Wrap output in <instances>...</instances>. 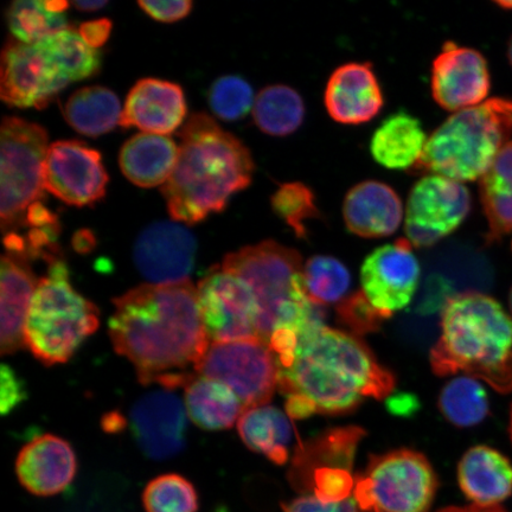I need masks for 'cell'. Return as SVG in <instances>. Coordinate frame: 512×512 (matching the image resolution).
I'll return each mask as SVG.
<instances>
[{"instance_id":"cell-40","label":"cell","mask_w":512,"mask_h":512,"mask_svg":"<svg viewBox=\"0 0 512 512\" xmlns=\"http://www.w3.org/2000/svg\"><path fill=\"white\" fill-rule=\"evenodd\" d=\"M336 312L338 322L347 326L355 336L379 331L384 320L363 292L350 294L336 306Z\"/></svg>"},{"instance_id":"cell-53","label":"cell","mask_w":512,"mask_h":512,"mask_svg":"<svg viewBox=\"0 0 512 512\" xmlns=\"http://www.w3.org/2000/svg\"><path fill=\"white\" fill-rule=\"evenodd\" d=\"M509 435L512 443V405H511V411H510V422H509Z\"/></svg>"},{"instance_id":"cell-13","label":"cell","mask_w":512,"mask_h":512,"mask_svg":"<svg viewBox=\"0 0 512 512\" xmlns=\"http://www.w3.org/2000/svg\"><path fill=\"white\" fill-rule=\"evenodd\" d=\"M108 175L101 153L80 140L49 145L44 187L69 206H93L106 196Z\"/></svg>"},{"instance_id":"cell-52","label":"cell","mask_w":512,"mask_h":512,"mask_svg":"<svg viewBox=\"0 0 512 512\" xmlns=\"http://www.w3.org/2000/svg\"><path fill=\"white\" fill-rule=\"evenodd\" d=\"M497 4L505 10H512V2H497Z\"/></svg>"},{"instance_id":"cell-23","label":"cell","mask_w":512,"mask_h":512,"mask_svg":"<svg viewBox=\"0 0 512 512\" xmlns=\"http://www.w3.org/2000/svg\"><path fill=\"white\" fill-rule=\"evenodd\" d=\"M37 284L30 260L17 254L3 255L0 273V350L3 355L15 354L25 347V323Z\"/></svg>"},{"instance_id":"cell-42","label":"cell","mask_w":512,"mask_h":512,"mask_svg":"<svg viewBox=\"0 0 512 512\" xmlns=\"http://www.w3.org/2000/svg\"><path fill=\"white\" fill-rule=\"evenodd\" d=\"M0 382H2V394H0V411L8 415L27 399V390L19 379L15 370L8 364H3L0 370Z\"/></svg>"},{"instance_id":"cell-10","label":"cell","mask_w":512,"mask_h":512,"mask_svg":"<svg viewBox=\"0 0 512 512\" xmlns=\"http://www.w3.org/2000/svg\"><path fill=\"white\" fill-rule=\"evenodd\" d=\"M194 370L227 384L246 409L268 405L278 389L277 361L270 345L260 339L210 344Z\"/></svg>"},{"instance_id":"cell-4","label":"cell","mask_w":512,"mask_h":512,"mask_svg":"<svg viewBox=\"0 0 512 512\" xmlns=\"http://www.w3.org/2000/svg\"><path fill=\"white\" fill-rule=\"evenodd\" d=\"M430 360L438 376L463 373L498 393H511L512 318L486 294L469 291L451 296Z\"/></svg>"},{"instance_id":"cell-27","label":"cell","mask_w":512,"mask_h":512,"mask_svg":"<svg viewBox=\"0 0 512 512\" xmlns=\"http://www.w3.org/2000/svg\"><path fill=\"white\" fill-rule=\"evenodd\" d=\"M428 142L418 118L407 112H396L384 119L371 137V156L383 168L414 169L419 164Z\"/></svg>"},{"instance_id":"cell-55","label":"cell","mask_w":512,"mask_h":512,"mask_svg":"<svg viewBox=\"0 0 512 512\" xmlns=\"http://www.w3.org/2000/svg\"><path fill=\"white\" fill-rule=\"evenodd\" d=\"M509 304H510V310L512 313V288H511L510 297H509Z\"/></svg>"},{"instance_id":"cell-50","label":"cell","mask_w":512,"mask_h":512,"mask_svg":"<svg viewBox=\"0 0 512 512\" xmlns=\"http://www.w3.org/2000/svg\"><path fill=\"white\" fill-rule=\"evenodd\" d=\"M124 421L117 413L106 416L104 428L106 431L117 432L123 427Z\"/></svg>"},{"instance_id":"cell-7","label":"cell","mask_w":512,"mask_h":512,"mask_svg":"<svg viewBox=\"0 0 512 512\" xmlns=\"http://www.w3.org/2000/svg\"><path fill=\"white\" fill-rule=\"evenodd\" d=\"M38 280L25 323V347L46 366L66 363L100 325V312L70 283L66 262H48Z\"/></svg>"},{"instance_id":"cell-9","label":"cell","mask_w":512,"mask_h":512,"mask_svg":"<svg viewBox=\"0 0 512 512\" xmlns=\"http://www.w3.org/2000/svg\"><path fill=\"white\" fill-rule=\"evenodd\" d=\"M48 133L21 118H4L0 130V221L3 232L24 223L27 211L44 196Z\"/></svg>"},{"instance_id":"cell-30","label":"cell","mask_w":512,"mask_h":512,"mask_svg":"<svg viewBox=\"0 0 512 512\" xmlns=\"http://www.w3.org/2000/svg\"><path fill=\"white\" fill-rule=\"evenodd\" d=\"M480 201L489 224L488 241L496 242L512 230V142L499 153L480 178Z\"/></svg>"},{"instance_id":"cell-29","label":"cell","mask_w":512,"mask_h":512,"mask_svg":"<svg viewBox=\"0 0 512 512\" xmlns=\"http://www.w3.org/2000/svg\"><path fill=\"white\" fill-rule=\"evenodd\" d=\"M238 431L249 450L277 465L287 462L292 426L280 409L270 405L247 408L238 421Z\"/></svg>"},{"instance_id":"cell-8","label":"cell","mask_w":512,"mask_h":512,"mask_svg":"<svg viewBox=\"0 0 512 512\" xmlns=\"http://www.w3.org/2000/svg\"><path fill=\"white\" fill-rule=\"evenodd\" d=\"M438 484L424 454L400 448L369 458L355 478V501L362 512H428Z\"/></svg>"},{"instance_id":"cell-11","label":"cell","mask_w":512,"mask_h":512,"mask_svg":"<svg viewBox=\"0 0 512 512\" xmlns=\"http://www.w3.org/2000/svg\"><path fill=\"white\" fill-rule=\"evenodd\" d=\"M197 294L210 344L260 339L258 305L239 277L217 268L200 281Z\"/></svg>"},{"instance_id":"cell-31","label":"cell","mask_w":512,"mask_h":512,"mask_svg":"<svg viewBox=\"0 0 512 512\" xmlns=\"http://www.w3.org/2000/svg\"><path fill=\"white\" fill-rule=\"evenodd\" d=\"M121 106L111 89L92 86L79 89L64 105V118L76 132L87 137H100L119 125Z\"/></svg>"},{"instance_id":"cell-1","label":"cell","mask_w":512,"mask_h":512,"mask_svg":"<svg viewBox=\"0 0 512 512\" xmlns=\"http://www.w3.org/2000/svg\"><path fill=\"white\" fill-rule=\"evenodd\" d=\"M113 305L108 330L114 350L133 364L145 386L163 387L206 356L210 341L190 280L140 285L115 298Z\"/></svg>"},{"instance_id":"cell-45","label":"cell","mask_w":512,"mask_h":512,"mask_svg":"<svg viewBox=\"0 0 512 512\" xmlns=\"http://www.w3.org/2000/svg\"><path fill=\"white\" fill-rule=\"evenodd\" d=\"M112 31L110 19L101 18L96 21L86 22L80 25L79 34L89 47L99 49L104 47Z\"/></svg>"},{"instance_id":"cell-12","label":"cell","mask_w":512,"mask_h":512,"mask_svg":"<svg viewBox=\"0 0 512 512\" xmlns=\"http://www.w3.org/2000/svg\"><path fill=\"white\" fill-rule=\"evenodd\" d=\"M471 210V195L463 183L428 175L409 194L405 219L407 240L416 248L431 247L452 234Z\"/></svg>"},{"instance_id":"cell-26","label":"cell","mask_w":512,"mask_h":512,"mask_svg":"<svg viewBox=\"0 0 512 512\" xmlns=\"http://www.w3.org/2000/svg\"><path fill=\"white\" fill-rule=\"evenodd\" d=\"M179 149L174 139L159 134L139 133L120 151L119 164L128 181L140 188L165 184L174 172Z\"/></svg>"},{"instance_id":"cell-47","label":"cell","mask_w":512,"mask_h":512,"mask_svg":"<svg viewBox=\"0 0 512 512\" xmlns=\"http://www.w3.org/2000/svg\"><path fill=\"white\" fill-rule=\"evenodd\" d=\"M74 247L76 251L85 253L91 251L94 246V236L88 230H81L74 238Z\"/></svg>"},{"instance_id":"cell-2","label":"cell","mask_w":512,"mask_h":512,"mask_svg":"<svg viewBox=\"0 0 512 512\" xmlns=\"http://www.w3.org/2000/svg\"><path fill=\"white\" fill-rule=\"evenodd\" d=\"M293 354L278 362V389L309 403L315 414L355 411L369 398L386 399L395 377L360 338L329 328L324 320L297 331Z\"/></svg>"},{"instance_id":"cell-24","label":"cell","mask_w":512,"mask_h":512,"mask_svg":"<svg viewBox=\"0 0 512 512\" xmlns=\"http://www.w3.org/2000/svg\"><path fill=\"white\" fill-rule=\"evenodd\" d=\"M460 489L479 507H497L512 495V464L495 448H470L458 465Z\"/></svg>"},{"instance_id":"cell-44","label":"cell","mask_w":512,"mask_h":512,"mask_svg":"<svg viewBox=\"0 0 512 512\" xmlns=\"http://www.w3.org/2000/svg\"><path fill=\"white\" fill-rule=\"evenodd\" d=\"M285 512H358L355 498L341 503H323L315 496H304L284 505Z\"/></svg>"},{"instance_id":"cell-16","label":"cell","mask_w":512,"mask_h":512,"mask_svg":"<svg viewBox=\"0 0 512 512\" xmlns=\"http://www.w3.org/2000/svg\"><path fill=\"white\" fill-rule=\"evenodd\" d=\"M488 62L479 51L446 42L432 64L431 87L435 102L459 112L482 105L490 92Z\"/></svg>"},{"instance_id":"cell-15","label":"cell","mask_w":512,"mask_h":512,"mask_svg":"<svg viewBox=\"0 0 512 512\" xmlns=\"http://www.w3.org/2000/svg\"><path fill=\"white\" fill-rule=\"evenodd\" d=\"M70 83L36 44L11 40L0 63V96L11 107L42 108Z\"/></svg>"},{"instance_id":"cell-17","label":"cell","mask_w":512,"mask_h":512,"mask_svg":"<svg viewBox=\"0 0 512 512\" xmlns=\"http://www.w3.org/2000/svg\"><path fill=\"white\" fill-rule=\"evenodd\" d=\"M197 242L183 224L152 223L138 236L133 259L138 271L153 285L181 283L195 266Z\"/></svg>"},{"instance_id":"cell-22","label":"cell","mask_w":512,"mask_h":512,"mask_svg":"<svg viewBox=\"0 0 512 512\" xmlns=\"http://www.w3.org/2000/svg\"><path fill=\"white\" fill-rule=\"evenodd\" d=\"M343 217L351 234L364 239L386 238L401 226L402 201L386 183H358L344 198Z\"/></svg>"},{"instance_id":"cell-54","label":"cell","mask_w":512,"mask_h":512,"mask_svg":"<svg viewBox=\"0 0 512 512\" xmlns=\"http://www.w3.org/2000/svg\"><path fill=\"white\" fill-rule=\"evenodd\" d=\"M508 55H509V60H510L511 66H512V38H511L510 43H509Z\"/></svg>"},{"instance_id":"cell-49","label":"cell","mask_w":512,"mask_h":512,"mask_svg":"<svg viewBox=\"0 0 512 512\" xmlns=\"http://www.w3.org/2000/svg\"><path fill=\"white\" fill-rule=\"evenodd\" d=\"M439 512H505L501 507H479V505H470L466 508L451 507L440 510Z\"/></svg>"},{"instance_id":"cell-3","label":"cell","mask_w":512,"mask_h":512,"mask_svg":"<svg viewBox=\"0 0 512 512\" xmlns=\"http://www.w3.org/2000/svg\"><path fill=\"white\" fill-rule=\"evenodd\" d=\"M179 138L176 168L162 194L172 219L196 224L221 213L251 185L254 160L239 138L204 113L192 114Z\"/></svg>"},{"instance_id":"cell-6","label":"cell","mask_w":512,"mask_h":512,"mask_svg":"<svg viewBox=\"0 0 512 512\" xmlns=\"http://www.w3.org/2000/svg\"><path fill=\"white\" fill-rule=\"evenodd\" d=\"M512 136V100L495 98L451 115L435 130L413 169L472 182L482 178Z\"/></svg>"},{"instance_id":"cell-20","label":"cell","mask_w":512,"mask_h":512,"mask_svg":"<svg viewBox=\"0 0 512 512\" xmlns=\"http://www.w3.org/2000/svg\"><path fill=\"white\" fill-rule=\"evenodd\" d=\"M78 472V459L72 445L53 434L31 440L19 452L16 475L32 495L50 497L68 488Z\"/></svg>"},{"instance_id":"cell-35","label":"cell","mask_w":512,"mask_h":512,"mask_svg":"<svg viewBox=\"0 0 512 512\" xmlns=\"http://www.w3.org/2000/svg\"><path fill=\"white\" fill-rule=\"evenodd\" d=\"M304 285L312 304H339L347 298L351 285L348 268L332 256L316 255L304 266Z\"/></svg>"},{"instance_id":"cell-41","label":"cell","mask_w":512,"mask_h":512,"mask_svg":"<svg viewBox=\"0 0 512 512\" xmlns=\"http://www.w3.org/2000/svg\"><path fill=\"white\" fill-rule=\"evenodd\" d=\"M355 490V479L350 470L320 469L311 477L309 491L323 503H341Z\"/></svg>"},{"instance_id":"cell-51","label":"cell","mask_w":512,"mask_h":512,"mask_svg":"<svg viewBox=\"0 0 512 512\" xmlns=\"http://www.w3.org/2000/svg\"><path fill=\"white\" fill-rule=\"evenodd\" d=\"M43 6L49 14L62 15L68 9L69 3L59 0V2H43Z\"/></svg>"},{"instance_id":"cell-25","label":"cell","mask_w":512,"mask_h":512,"mask_svg":"<svg viewBox=\"0 0 512 512\" xmlns=\"http://www.w3.org/2000/svg\"><path fill=\"white\" fill-rule=\"evenodd\" d=\"M366 435L360 427L336 428L297 447L290 471L293 486L309 491L311 477L320 469H352L358 443Z\"/></svg>"},{"instance_id":"cell-14","label":"cell","mask_w":512,"mask_h":512,"mask_svg":"<svg viewBox=\"0 0 512 512\" xmlns=\"http://www.w3.org/2000/svg\"><path fill=\"white\" fill-rule=\"evenodd\" d=\"M412 243L399 239L371 252L361 268L362 292L384 319L412 302L420 265Z\"/></svg>"},{"instance_id":"cell-28","label":"cell","mask_w":512,"mask_h":512,"mask_svg":"<svg viewBox=\"0 0 512 512\" xmlns=\"http://www.w3.org/2000/svg\"><path fill=\"white\" fill-rule=\"evenodd\" d=\"M184 389L189 418L203 430H228L246 411L238 395L220 381L196 374Z\"/></svg>"},{"instance_id":"cell-5","label":"cell","mask_w":512,"mask_h":512,"mask_svg":"<svg viewBox=\"0 0 512 512\" xmlns=\"http://www.w3.org/2000/svg\"><path fill=\"white\" fill-rule=\"evenodd\" d=\"M221 267L251 288L262 342L268 344L279 328L298 331L313 320H324L323 307L307 298L302 256L294 249L262 241L228 254Z\"/></svg>"},{"instance_id":"cell-19","label":"cell","mask_w":512,"mask_h":512,"mask_svg":"<svg viewBox=\"0 0 512 512\" xmlns=\"http://www.w3.org/2000/svg\"><path fill=\"white\" fill-rule=\"evenodd\" d=\"M324 104L338 124L362 125L376 118L384 96L371 63L350 62L338 67L326 83Z\"/></svg>"},{"instance_id":"cell-48","label":"cell","mask_w":512,"mask_h":512,"mask_svg":"<svg viewBox=\"0 0 512 512\" xmlns=\"http://www.w3.org/2000/svg\"><path fill=\"white\" fill-rule=\"evenodd\" d=\"M72 5L80 11L92 12L105 8L107 2H101V0H78V2H73Z\"/></svg>"},{"instance_id":"cell-46","label":"cell","mask_w":512,"mask_h":512,"mask_svg":"<svg viewBox=\"0 0 512 512\" xmlns=\"http://www.w3.org/2000/svg\"><path fill=\"white\" fill-rule=\"evenodd\" d=\"M387 406L395 415L409 416L418 411L419 401L411 394H400L388 398Z\"/></svg>"},{"instance_id":"cell-21","label":"cell","mask_w":512,"mask_h":512,"mask_svg":"<svg viewBox=\"0 0 512 512\" xmlns=\"http://www.w3.org/2000/svg\"><path fill=\"white\" fill-rule=\"evenodd\" d=\"M187 113L181 86L170 81L142 79L128 93L119 125L165 136L183 124Z\"/></svg>"},{"instance_id":"cell-43","label":"cell","mask_w":512,"mask_h":512,"mask_svg":"<svg viewBox=\"0 0 512 512\" xmlns=\"http://www.w3.org/2000/svg\"><path fill=\"white\" fill-rule=\"evenodd\" d=\"M138 5L151 18L163 23L181 21L190 14L192 9V2H189V0H170V2H165V0L146 2L144 0V2H139Z\"/></svg>"},{"instance_id":"cell-38","label":"cell","mask_w":512,"mask_h":512,"mask_svg":"<svg viewBox=\"0 0 512 512\" xmlns=\"http://www.w3.org/2000/svg\"><path fill=\"white\" fill-rule=\"evenodd\" d=\"M271 202L274 213L292 228L299 239H306V223L320 217L315 192L302 182L281 185Z\"/></svg>"},{"instance_id":"cell-39","label":"cell","mask_w":512,"mask_h":512,"mask_svg":"<svg viewBox=\"0 0 512 512\" xmlns=\"http://www.w3.org/2000/svg\"><path fill=\"white\" fill-rule=\"evenodd\" d=\"M251 85L236 75L222 76L209 91V105L217 117L224 121H236L246 117L254 107Z\"/></svg>"},{"instance_id":"cell-34","label":"cell","mask_w":512,"mask_h":512,"mask_svg":"<svg viewBox=\"0 0 512 512\" xmlns=\"http://www.w3.org/2000/svg\"><path fill=\"white\" fill-rule=\"evenodd\" d=\"M438 407L448 422L462 428L479 425L490 412L488 393L469 376L448 382L441 390Z\"/></svg>"},{"instance_id":"cell-18","label":"cell","mask_w":512,"mask_h":512,"mask_svg":"<svg viewBox=\"0 0 512 512\" xmlns=\"http://www.w3.org/2000/svg\"><path fill=\"white\" fill-rule=\"evenodd\" d=\"M187 408L171 390H156L136 402L131 412L133 437L145 456L164 460L187 444Z\"/></svg>"},{"instance_id":"cell-36","label":"cell","mask_w":512,"mask_h":512,"mask_svg":"<svg viewBox=\"0 0 512 512\" xmlns=\"http://www.w3.org/2000/svg\"><path fill=\"white\" fill-rule=\"evenodd\" d=\"M11 34L17 41L36 44L44 37L69 29L67 17L49 14L42 0H18L8 10Z\"/></svg>"},{"instance_id":"cell-33","label":"cell","mask_w":512,"mask_h":512,"mask_svg":"<svg viewBox=\"0 0 512 512\" xmlns=\"http://www.w3.org/2000/svg\"><path fill=\"white\" fill-rule=\"evenodd\" d=\"M253 118L256 126L270 136H290L303 125L304 101L302 96L291 87L268 86L256 96Z\"/></svg>"},{"instance_id":"cell-32","label":"cell","mask_w":512,"mask_h":512,"mask_svg":"<svg viewBox=\"0 0 512 512\" xmlns=\"http://www.w3.org/2000/svg\"><path fill=\"white\" fill-rule=\"evenodd\" d=\"M36 46L69 82L92 78L100 70L99 50L89 47L79 31L67 29L56 32L44 37Z\"/></svg>"},{"instance_id":"cell-37","label":"cell","mask_w":512,"mask_h":512,"mask_svg":"<svg viewBox=\"0 0 512 512\" xmlns=\"http://www.w3.org/2000/svg\"><path fill=\"white\" fill-rule=\"evenodd\" d=\"M143 504L146 512H197L198 495L187 478L168 473L146 485Z\"/></svg>"}]
</instances>
